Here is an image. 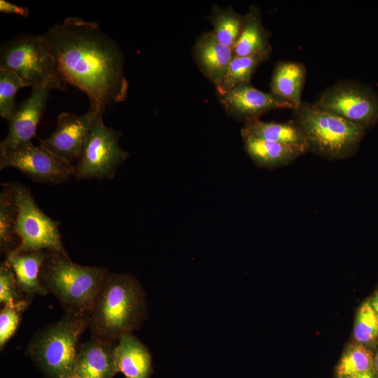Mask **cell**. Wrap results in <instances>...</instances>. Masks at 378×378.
<instances>
[{
  "label": "cell",
  "mask_w": 378,
  "mask_h": 378,
  "mask_svg": "<svg viewBox=\"0 0 378 378\" xmlns=\"http://www.w3.org/2000/svg\"><path fill=\"white\" fill-rule=\"evenodd\" d=\"M115 364L117 372L126 378H150L153 370L148 349L133 333L123 335L116 343Z\"/></svg>",
  "instance_id": "cell-17"
},
{
  "label": "cell",
  "mask_w": 378,
  "mask_h": 378,
  "mask_svg": "<svg viewBox=\"0 0 378 378\" xmlns=\"http://www.w3.org/2000/svg\"><path fill=\"white\" fill-rule=\"evenodd\" d=\"M89 316L91 336L117 343L123 335L139 329L146 319L144 290L134 275L108 271Z\"/></svg>",
  "instance_id": "cell-2"
},
{
  "label": "cell",
  "mask_w": 378,
  "mask_h": 378,
  "mask_svg": "<svg viewBox=\"0 0 378 378\" xmlns=\"http://www.w3.org/2000/svg\"><path fill=\"white\" fill-rule=\"evenodd\" d=\"M50 91L46 88L32 89L30 95L15 107L7 120L8 132L0 143V150L31 142L36 137L37 126L43 117Z\"/></svg>",
  "instance_id": "cell-13"
},
{
  "label": "cell",
  "mask_w": 378,
  "mask_h": 378,
  "mask_svg": "<svg viewBox=\"0 0 378 378\" xmlns=\"http://www.w3.org/2000/svg\"><path fill=\"white\" fill-rule=\"evenodd\" d=\"M108 269L74 262L67 253L48 251L39 280L66 313L89 314Z\"/></svg>",
  "instance_id": "cell-3"
},
{
  "label": "cell",
  "mask_w": 378,
  "mask_h": 378,
  "mask_svg": "<svg viewBox=\"0 0 378 378\" xmlns=\"http://www.w3.org/2000/svg\"><path fill=\"white\" fill-rule=\"evenodd\" d=\"M374 370V354L358 343L353 342L346 347L336 368V378H344Z\"/></svg>",
  "instance_id": "cell-24"
},
{
  "label": "cell",
  "mask_w": 378,
  "mask_h": 378,
  "mask_svg": "<svg viewBox=\"0 0 378 378\" xmlns=\"http://www.w3.org/2000/svg\"><path fill=\"white\" fill-rule=\"evenodd\" d=\"M344 378H378V374L374 370H372L356 374L350 375Z\"/></svg>",
  "instance_id": "cell-31"
},
{
  "label": "cell",
  "mask_w": 378,
  "mask_h": 378,
  "mask_svg": "<svg viewBox=\"0 0 378 378\" xmlns=\"http://www.w3.org/2000/svg\"><path fill=\"white\" fill-rule=\"evenodd\" d=\"M374 370L378 374V347L374 354Z\"/></svg>",
  "instance_id": "cell-33"
},
{
  "label": "cell",
  "mask_w": 378,
  "mask_h": 378,
  "mask_svg": "<svg viewBox=\"0 0 378 378\" xmlns=\"http://www.w3.org/2000/svg\"><path fill=\"white\" fill-rule=\"evenodd\" d=\"M20 78L13 71L0 68V115L6 120L16 107L15 95L24 88Z\"/></svg>",
  "instance_id": "cell-27"
},
{
  "label": "cell",
  "mask_w": 378,
  "mask_h": 378,
  "mask_svg": "<svg viewBox=\"0 0 378 378\" xmlns=\"http://www.w3.org/2000/svg\"><path fill=\"white\" fill-rule=\"evenodd\" d=\"M31 301L25 298L14 307L4 306L0 312V348L4 349L7 342L17 330L22 313Z\"/></svg>",
  "instance_id": "cell-28"
},
{
  "label": "cell",
  "mask_w": 378,
  "mask_h": 378,
  "mask_svg": "<svg viewBox=\"0 0 378 378\" xmlns=\"http://www.w3.org/2000/svg\"><path fill=\"white\" fill-rule=\"evenodd\" d=\"M20 290L15 273L4 260L0 265V302L4 306L14 307L24 300Z\"/></svg>",
  "instance_id": "cell-29"
},
{
  "label": "cell",
  "mask_w": 378,
  "mask_h": 378,
  "mask_svg": "<svg viewBox=\"0 0 378 378\" xmlns=\"http://www.w3.org/2000/svg\"><path fill=\"white\" fill-rule=\"evenodd\" d=\"M307 68L296 61H278L273 69L270 83V92L288 102L293 110L298 108L306 80Z\"/></svg>",
  "instance_id": "cell-20"
},
{
  "label": "cell",
  "mask_w": 378,
  "mask_h": 378,
  "mask_svg": "<svg viewBox=\"0 0 378 378\" xmlns=\"http://www.w3.org/2000/svg\"><path fill=\"white\" fill-rule=\"evenodd\" d=\"M354 338L356 342L370 350L378 341V319L370 298L364 301L358 309L354 326Z\"/></svg>",
  "instance_id": "cell-26"
},
{
  "label": "cell",
  "mask_w": 378,
  "mask_h": 378,
  "mask_svg": "<svg viewBox=\"0 0 378 378\" xmlns=\"http://www.w3.org/2000/svg\"><path fill=\"white\" fill-rule=\"evenodd\" d=\"M115 344L91 336L79 346L73 374L80 378H113L118 373Z\"/></svg>",
  "instance_id": "cell-15"
},
{
  "label": "cell",
  "mask_w": 378,
  "mask_h": 378,
  "mask_svg": "<svg viewBox=\"0 0 378 378\" xmlns=\"http://www.w3.org/2000/svg\"><path fill=\"white\" fill-rule=\"evenodd\" d=\"M13 168L40 183L55 185L74 175V165L66 163L32 142L0 150V169Z\"/></svg>",
  "instance_id": "cell-10"
},
{
  "label": "cell",
  "mask_w": 378,
  "mask_h": 378,
  "mask_svg": "<svg viewBox=\"0 0 378 378\" xmlns=\"http://www.w3.org/2000/svg\"><path fill=\"white\" fill-rule=\"evenodd\" d=\"M66 378H80L79 377L76 376L74 374H71L70 376L67 377Z\"/></svg>",
  "instance_id": "cell-34"
},
{
  "label": "cell",
  "mask_w": 378,
  "mask_h": 378,
  "mask_svg": "<svg viewBox=\"0 0 378 378\" xmlns=\"http://www.w3.org/2000/svg\"><path fill=\"white\" fill-rule=\"evenodd\" d=\"M0 11L4 13H13L27 18L29 14L28 8L18 6L6 0L0 1Z\"/></svg>",
  "instance_id": "cell-30"
},
{
  "label": "cell",
  "mask_w": 378,
  "mask_h": 378,
  "mask_svg": "<svg viewBox=\"0 0 378 378\" xmlns=\"http://www.w3.org/2000/svg\"><path fill=\"white\" fill-rule=\"evenodd\" d=\"M17 208L16 234L20 239L15 251H48L67 253L62 241L60 222L46 215L30 190L18 182H6Z\"/></svg>",
  "instance_id": "cell-7"
},
{
  "label": "cell",
  "mask_w": 378,
  "mask_h": 378,
  "mask_svg": "<svg viewBox=\"0 0 378 378\" xmlns=\"http://www.w3.org/2000/svg\"><path fill=\"white\" fill-rule=\"evenodd\" d=\"M99 111L88 109L85 114L62 112L57 116V127L39 145L64 162L73 164L78 160L90 134L93 120Z\"/></svg>",
  "instance_id": "cell-11"
},
{
  "label": "cell",
  "mask_w": 378,
  "mask_h": 378,
  "mask_svg": "<svg viewBox=\"0 0 378 378\" xmlns=\"http://www.w3.org/2000/svg\"><path fill=\"white\" fill-rule=\"evenodd\" d=\"M0 68L15 72L25 87L64 90L53 54L43 35L23 34L2 43Z\"/></svg>",
  "instance_id": "cell-6"
},
{
  "label": "cell",
  "mask_w": 378,
  "mask_h": 378,
  "mask_svg": "<svg viewBox=\"0 0 378 378\" xmlns=\"http://www.w3.org/2000/svg\"><path fill=\"white\" fill-rule=\"evenodd\" d=\"M243 128L258 138L298 147L307 153L304 135L293 120L287 122H264L257 120L245 123Z\"/></svg>",
  "instance_id": "cell-21"
},
{
  "label": "cell",
  "mask_w": 378,
  "mask_h": 378,
  "mask_svg": "<svg viewBox=\"0 0 378 378\" xmlns=\"http://www.w3.org/2000/svg\"><path fill=\"white\" fill-rule=\"evenodd\" d=\"M90 322L89 314L66 313L31 337L27 354L46 378H66L74 373L78 341Z\"/></svg>",
  "instance_id": "cell-4"
},
{
  "label": "cell",
  "mask_w": 378,
  "mask_h": 378,
  "mask_svg": "<svg viewBox=\"0 0 378 378\" xmlns=\"http://www.w3.org/2000/svg\"><path fill=\"white\" fill-rule=\"evenodd\" d=\"M294 122L302 132L307 152L330 160H344L358 149L365 131L362 127L337 115L302 102L293 110Z\"/></svg>",
  "instance_id": "cell-5"
},
{
  "label": "cell",
  "mask_w": 378,
  "mask_h": 378,
  "mask_svg": "<svg viewBox=\"0 0 378 378\" xmlns=\"http://www.w3.org/2000/svg\"><path fill=\"white\" fill-rule=\"evenodd\" d=\"M244 148L254 164L263 169H275L294 162L305 153L300 148L267 141L241 130Z\"/></svg>",
  "instance_id": "cell-16"
},
{
  "label": "cell",
  "mask_w": 378,
  "mask_h": 378,
  "mask_svg": "<svg viewBox=\"0 0 378 378\" xmlns=\"http://www.w3.org/2000/svg\"><path fill=\"white\" fill-rule=\"evenodd\" d=\"M48 251H13L6 254V261L12 267L20 290L27 296L46 295L39 273Z\"/></svg>",
  "instance_id": "cell-19"
},
{
  "label": "cell",
  "mask_w": 378,
  "mask_h": 378,
  "mask_svg": "<svg viewBox=\"0 0 378 378\" xmlns=\"http://www.w3.org/2000/svg\"><path fill=\"white\" fill-rule=\"evenodd\" d=\"M313 104L366 130L378 124V93L359 80H338L326 88Z\"/></svg>",
  "instance_id": "cell-9"
},
{
  "label": "cell",
  "mask_w": 378,
  "mask_h": 378,
  "mask_svg": "<svg viewBox=\"0 0 378 378\" xmlns=\"http://www.w3.org/2000/svg\"><path fill=\"white\" fill-rule=\"evenodd\" d=\"M209 20L212 24L211 31L216 40L233 48L243 27L244 14L237 13L232 7L222 8L214 4Z\"/></svg>",
  "instance_id": "cell-22"
},
{
  "label": "cell",
  "mask_w": 378,
  "mask_h": 378,
  "mask_svg": "<svg viewBox=\"0 0 378 378\" xmlns=\"http://www.w3.org/2000/svg\"><path fill=\"white\" fill-rule=\"evenodd\" d=\"M104 113L94 117L90 134L74 165L77 179H113L130 153L119 145L121 132L105 125Z\"/></svg>",
  "instance_id": "cell-8"
},
{
  "label": "cell",
  "mask_w": 378,
  "mask_h": 378,
  "mask_svg": "<svg viewBox=\"0 0 378 378\" xmlns=\"http://www.w3.org/2000/svg\"><path fill=\"white\" fill-rule=\"evenodd\" d=\"M192 53L200 71L216 88L218 87L234 57L233 49L218 42L209 31L197 37Z\"/></svg>",
  "instance_id": "cell-14"
},
{
  "label": "cell",
  "mask_w": 378,
  "mask_h": 378,
  "mask_svg": "<svg viewBox=\"0 0 378 378\" xmlns=\"http://www.w3.org/2000/svg\"><path fill=\"white\" fill-rule=\"evenodd\" d=\"M271 36L262 24L259 8L251 5L244 14L241 31L232 48L234 56H260L268 60L272 53Z\"/></svg>",
  "instance_id": "cell-18"
},
{
  "label": "cell",
  "mask_w": 378,
  "mask_h": 378,
  "mask_svg": "<svg viewBox=\"0 0 378 378\" xmlns=\"http://www.w3.org/2000/svg\"><path fill=\"white\" fill-rule=\"evenodd\" d=\"M43 36L62 80L86 94L90 110L104 113L112 102L127 99L124 54L96 22L69 17Z\"/></svg>",
  "instance_id": "cell-1"
},
{
  "label": "cell",
  "mask_w": 378,
  "mask_h": 378,
  "mask_svg": "<svg viewBox=\"0 0 378 378\" xmlns=\"http://www.w3.org/2000/svg\"><path fill=\"white\" fill-rule=\"evenodd\" d=\"M217 95L227 114L244 124L260 120L262 114L272 110L294 108L288 102L270 92L261 91L251 83L237 85Z\"/></svg>",
  "instance_id": "cell-12"
},
{
  "label": "cell",
  "mask_w": 378,
  "mask_h": 378,
  "mask_svg": "<svg viewBox=\"0 0 378 378\" xmlns=\"http://www.w3.org/2000/svg\"><path fill=\"white\" fill-rule=\"evenodd\" d=\"M265 61L260 56H234L223 81L216 88V92H224L237 85L251 83L257 68Z\"/></svg>",
  "instance_id": "cell-25"
},
{
  "label": "cell",
  "mask_w": 378,
  "mask_h": 378,
  "mask_svg": "<svg viewBox=\"0 0 378 378\" xmlns=\"http://www.w3.org/2000/svg\"><path fill=\"white\" fill-rule=\"evenodd\" d=\"M0 192V250L8 254L16 249L20 239L16 234L17 208L10 188L1 183Z\"/></svg>",
  "instance_id": "cell-23"
},
{
  "label": "cell",
  "mask_w": 378,
  "mask_h": 378,
  "mask_svg": "<svg viewBox=\"0 0 378 378\" xmlns=\"http://www.w3.org/2000/svg\"><path fill=\"white\" fill-rule=\"evenodd\" d=\"M372 307L375 312L378 319V290L374 293L373 296L370 298Z\"/></svg>",
  "instance_id": "cell-32"
}]
</instances>
